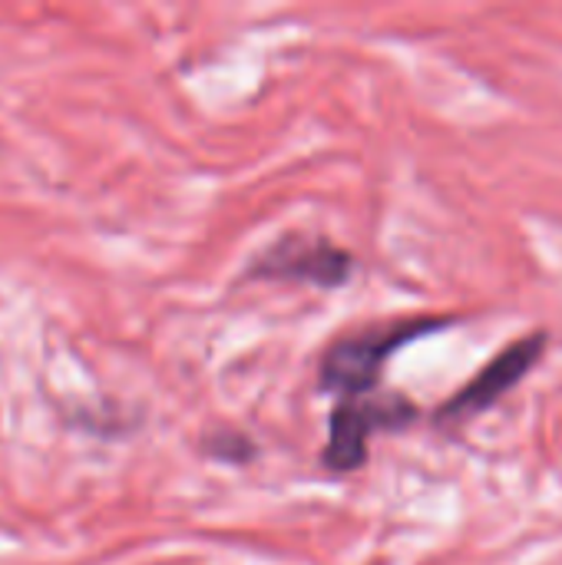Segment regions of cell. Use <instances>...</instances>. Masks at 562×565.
Returning a JSON list of instances; mask_svg holds the SVG:
<instances>
[{
    "mask_svg": "<svg viewBox=\"0 0 562 565\" xmlns=\"http://www.w3.org/2000/svg\"><path fill=\"white\" fill-rule=\"evenodd\" d=\"M454 315H407L368 321L351 331H341L318 358V391L341 397H364L381 391L384 371L394 354L411 348L421 338L454 328Z\"/></svg>",
    "mask_w": 562,
    "mask_h": 565,
    "instance_id": "1",
    "label": "cell"
},
{
    "mask_svg": "<svg viewBox=\"0 0 562 565\" xmlns=\"http://www.w3.org/2000/svg\"><path fill=\"white\" fill-rule=\"evenodd\" d=\"M547 344H550V334L547 331H533V334L513 341L510 348H503L457 394H450L434 411V427L444 430V434H457L467 424H474L477 417H484L487 411H494L510 391H517L533 374V367L547 354Z\"/></svg>",
    "mask_w": 562,
    "mask_h": 565,
    "instance_id": "4",
    "label": "cell"
},
{
    "mask_svg": "<svg viewBox=\"0 0 562 565\" xmlns=\"http://www.w3.org/2000/svg\"><path fill=\"white\" fill-rule=\"evenodd\" d=\"M354 255L331 242L328 235L311 232H285L258 255L248 258L242 281L265 285H305L315 291H338L354 278Z\"/></svg>",
    "mask_w": 562,
    "mask_h": 565,
    "instance_id": "3",
    "label": "cell"
},
{
    "mask_svg": "<svg viewBox=\"0 0 562 565\" xmlns=\"http://www.w3.org/2000/svg\"><path fill=\"white\" fill-rule=\"evenodd\" d=\"M199 450L209 460H219V463H229V467H245V463L258 460V454H262V447L245 430H235V427L205 430L202 440H199Z\"/></svg>",
    "mask_w": 562,
    "mask_h": 565,
    "instance_id": "5",
    "label": "cell"
},
{
    "mask_svg": "<svg viewBox=\"0 0 562 565\" xmlns=\"http://www.w3.org/2000/svg\"><path fill=\"white\" fill-rule=\"evenodd\" d=\"M421 417V407L401 391H374L364 397H341L328 414V444L321 467L335 477L354 473L371 457L374 434L411 430Z\"/></svg>",
    "mask_w": 562,
    "mask_h": 565,
    "instance_id": "2",
    "label": "cell"
}]
</instances>
